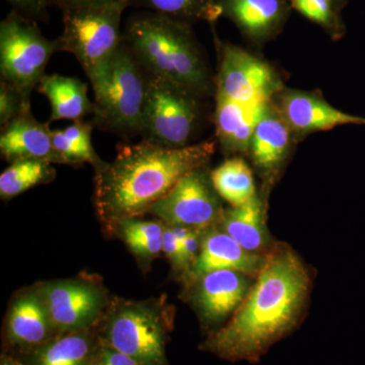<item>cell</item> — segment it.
<instances>
[{"label": "cell", "instance_id": "obj_1", "mask_svg": "<svg viewBox=\"0 0 365 365\" xmlns=\"http://www.w3.org/2000/svg\"><path fill=\"white\" fill-rule=\"evenodd\" d=\"M257 276L232 319L209 335L202 349L230 361L257 362L297 326L309 288L299 257L287 246L276 247Z\"/></svg>", "mask_w": 365, "mask_h": 365}, {"label": "cell", "instance_id": "obj_2", "mask_svg": "<svg viewBox=\"0 0 365 365\" xmlns=\"http://www.w3.org/2000/svg\"><path fill=\"white\" fill-rule=\"evenodd\" d=\"M215 151L213 140L181 148L144 139L119 146L112 163L95 170L93 205L104 230L115 235L120 222L148 212L182 177L206 167Z\"/></svg>", "mask_w": 365, "mask_h": 365}, {"label": "cell", "instance_id": "obj_3", "mask_svg": "<svg viewBox=\"0 0 365 365\" xmlns=\"http://www.w3.org/2000/svg\"><path fill=\"white\" fill-rule=\"evenodd\" d=\"M123 40L146 74L170 81L198 97L211 91L210 74L191 25L163 14H132Z\"/></svg>", "mask_w": 365, "mask_h": 365}, {"label": "cell", "instance_id": "obj_4", "mask_svg": "<svg viewBox=\"0 0 365 365\" xmlns=\"http://www.w3.org/2000/svg\"><path fill=\"white\" fill-rule=\"evenodd\" d=\"M95 93L93 123L122 134H143L148 74L126 43L102 64L86 72Z\"/></svg>", "mask_w": 365, "mask_h": 365}, {"label": "cell", "instance_id": "obj_5", "mask_svg": "<svg viewBox=\"0 0 365 365\" xmlns=\"http://www.w3.org/2000/svg\"><path fill=\"white\" fill-rule=\"evenodd\" d=\"M102 319L104 344L143 365H167L169 314L160 300L116 299Z\"/></svg>", "mask_w": 365, "mask_h": 365}, {"label": "cell", "instance_id": "obj_6", "mask_svg": "<svg viewBox=\"0 0 365 365\" xmlns=\"http://www.w3.org/2000/svg\"><path fill=\"white\" fill-rule=\"evenodd\" d=\"M58 51V40L45 38L32 20L14 9L0 23L1 79L19 91L26 110L31 109V95L44 78L48 62Z\"/></svg>", "mask_w": 365, "mask_h": 365}, {"label": "cell", "instance_id": "obj_7", "mask_svg": "<svg viewBox=\"0 0 365 365\" xmlns=\"http://www.w3.org/2000/svg\"><path fill=\"white\" fill-rule=\"evenodd\" d=\"M130 0H112L62 11L60 51L71 53L85 72L110 58L123 42L122 14Z\"/></svg>", "mask_w": 365, "mask_h": 365}, {"label": "cell", "instance_id": "obj_8", "mask_svg": "<svg viewBox=\"0 0 365 365\" xmlns=\"http://www.w3.org/2000/svg\"><path fill=\"white\" fill-rule=\"evenodd\" d=\"M198 96L148 74L144 140L169 148L191 145L200 117Z\"/></svg>", "mask_w": 365, "mask_h": 365}, {"label": "cell", "instance_id": "obj_9", "mask_svg": "<svg viewBox=\"0 0 365 365\" xmlns=\"http://www.w3.org/2000/svg\"><path fill=\"white\" fill-rule=\"evenodd\" d=\"M38 288L58 334L88 330L102 319L110 304L104 287L90 278L49 281Z\"/></svg>", "mask_w": 365, "mask_h": 365}, {"label": "cell", "instance_id": "obj_10", "mask_svg": "<svg viewBox=\"0 0 365 365\" xmlns=\"http://www.w3.org/2000/svg\"><path fill=\"white\" fill-rule=\"evenodd\" d=\"M217 192L206 167L182 177L148 213L170 227H188L206 230L222 220L223 210Z\"/></svg>", "mask_w": 365, "mask_h": 365}, {"label": "cell", "instance_id": "obj_11", "mask_svg": "<svg viewBox=\"0 0 365 365\" xmlns=\"http://www.w3.org/2000/svg\"><path fill=\"white\" fill-rule=\"evenodd\" d=\"M220 54L216 93L242 105L260 106L283 91L279 76L264 60L230 44L223 45Z\"/></svg>", "mask_w": 365, "mask_h": 365}, {"label": "cell", "instance_id": "obj_12", "mask_svg": "<svg viewBox=\"0 0 365 365\" xmlns=\"http://www.w3.org/2000/svg\"><path fill=\"white\" fill-rule=\"evenodd\" d=\"M277 97L279 105L276 108L292 132L299 135L331 130L341 125H365V117L340 111L314 93L283 90Z\"/></svg>", "mask_w": 365, "mask_h": 365}, {"label": "cell", "instance_id": "obj_13", "mask_svg": "<svg viewBox=\"0 0 365 365\" xmlns=\"http://www.w3.org/2000/svg\"><path fill=\"white\" fill-rule=\"evenodd\" d=\"M196 281L193 302L207 325H218L239 309L249 294L248 275L232 270L204 274Z\"/></svg>", "mask_w": 365, "mask_h": 365}, {"label": "cell", "instance_id": "obj_14", "mask_svg": "<svg viewBox=\"0 0 365 365\" xmlns=\"http://www.w3.org/2000/svg\"><path fill=\"white\" fill-rule=\"evenodd\" d=\"M212 227L207 228L204 234L200 254L187 272L188 279L194 281L204 274L218 270L258 275L265 256L247 251L227 232Z\"/></svg>", "mask_w": 365, "mask_h": 365}, {"label": "cell", "instance_id": "obj_15", "mask_svg": "<svg viewBox=\"0 0 365 365\" xmlns=\"http://www.w3.org/2000/svg\"><path fill=\"white\" fill-rule=\"evenodd\" d=\"M0 153L11 163L25 160L60 163L49 125L37 121L31 110L21 111L6 128L1 129Z\"/></svg>", "mask_w": 365, "mask_h": 365}, {"label": "cell", "instance_id": "obj_16", "mask_svg": "<svg viewBox=\"0 0 365 365\" xmlns=\"http://www.w3.org/2000/svg\"><path fill=\"white\" fill-rule=\"evenodd\" d=\"M222 16L230 19L244 35L264 42L277 35L287 21V0H217Z\"/></svg>", "mask_w": 365, "mask_h": 365}, {"label": "cell", "instance_id": "obj_17", "mask_svg": "<svg viewBox=\"0 0 365 365\" xmlns=\"http://www.w3.org/2000/svg\"><path fill=\"white\" fill-rule=\"evenodd\" d=\"M6 332L11 343L24 347L36 348L51 339L55 331L39 288L21 292L11 302Z\"/></svg>", "mask_w": 365, "mask_h": 365}, {"label": "cell", "instance_id": "obj_18", "mask_svg": "<svg viewBox=\"0 0 365 365\" xmlns=\"http://www.w3.org/2000/svg\"><path fill=\"white\" fill-rule=\"evenodd\" d=\"M267 105H242L216 93V135L223 153H248L255 127Z\"/></svg>", "mask_w": 365, "mask_h": 365}, {"label": "cell", "instance_id": "obj_19", "mask_svg": "<svg viewBox=\"0 0 365 365\" xmlns=\"http://www.w3.org/2000/svg\"><path fill=\"white\" fill-rule=\"evenodd\" d=\"M292 130L272 102L262 113L252 136L250 151L255 165L264 172L277 168L287 158Z\"/></svg>", "mask_w": 365, "mask_h": 365}, {"label": "cell", "instance_id": "obj_20", "mask_svg": "<svg viewBox=\"0 0 365 365\" xmlns=\"http://www.w3.org/2000/svg\"><path fill=\"white\" fill-rule=\"evenodd\" d=\"M37 88L51 105L50 121H78L93 113V103L88 96V86L81 79L58 74H45Z\"/></svg>", "mask_w": 365, "mask_h": 365}, {"label": "cell", "instance_id": "obj_21", "mask_svg": "<svg viewBox=\"0 0 365 365\" xmlns=\"http://www.w3.org/2000/svg\"><path fill=\"white\" fill-rule=\"evenodd\" d=\"M227 232L242 248L260 254L268 245V234L264 223L263 203L258 196L237 207H230L223 212L220 222Z\"/></svg>", "mask_w": 365, "mask_h": 365}, {"label": "cell", "instance_id": "obj_22", "mask_svg": "<svg viewBox=\"0 0 365 365\" xmlns=\"http://www.w3.org/2000/svg\"><path fill=\"white\" fill-rule=\"evenodd\" d=\"M98 349L88 330L59 334L33 352L34 365H93Z\"/></svg>", "mask_w": 365, "mask_h": 365}, {"label": "cell", "instance_id": "obj_23", "mask_svg": "<svg viewBox=\"0 0 365 365\" xmlns=\"http://www.w3.org/2000/svg\"><path fill=\"white\" fill-rule=\"evenodd\" d=\"M210 178L218 195L232 207L244 205L257 196L253 173L242 158L225 160L210 173Z\"/></svg>", "mask_w": 365, "mask_h": 365}, {"label": "cell", "instance_id": "obj_24", "mask_svg": "<svg viewBox=\"0 0 365 365\" xmlns=\"http://www.w3.org/2000/svg\"><path fill=\"white\" fill-rule=\"evenodd\" d=\"M93 129V124L78 120L64 130H52L53 145L60 163L74 165L90 163L95 170L104 165L105 162L98 158L91 144Z\"/></svg>", "mask_w": 365, "mask_h": 365}, {"label": "cell", "instance_id": "obj_25", "mask_svg": "<svg viewBox=\"0 0 365 365\" xmlns=\"http://www.w3.org/2000/svg\"><path fill=\"white\" fill-rule=\"evenodd\" d=\"M165 222H146L137 217L127 218L117 225L115 235H119L134 256L143 264H150L163 253Z\"/></svg>", "mask_w": 365, "mask_h": 365}, {"label": "cell", "instance_id": "obj_26", "mask_svg": "<svg viewBox=\"0 0 365 365\" xmlns=\"http://www.w3.org/2000/svg\"><path fill=\"white\" fill-rule=\"evenodd\" d=\"M52 163L40 160H25L11 163L0 176V197L9 200L38 185L54 180Z\"/></svg>", "mask_w": 365, "mask_h": 365}, {"label": "cell", "instance_id": "obj_27", "mask_svg": "<svg viewBox=\"0 0 365 365\" xmlns=\"http://www.w3.org/2000/svg\"><path fill=\"white\" fill-rule=\"evenodd\" d=\"M136 6L191 25L198 21L215 24L222 16L217 0H130Z\"/></svg>", "mask_w": 365, "mask_h": 365}, {"label": "cell", "instance_id": "obj_28", "mask_svg": "<svg viewBox=\"0 0 365 365\" xmlns=\"http://www.w3.org/2000/svg\"><path fill=\"white\" fill-rule=\"evenodd\" d=\"M295 11L309 21L325 29L332 37L339 38L344 33V25L339 14L337 0H287Z\"/></svg>", "mask_w": 365, "mask_h": 365}, {"label": "cell", "instance_id": "obj_29", "mask_svg": "<svg viewBox=\"0 0 365 365\" xmlns=\"http://www.w3.org/2000/svg\"><path fill=\"white\" fill-rule=\"evenodd\" d=\"M23 98L13 86L6 81H0V127L6 128L21 111H25ZM31 110V109H30Z\"/></svg>", "mask_w": 365, "mask_h": 365}, {"label": "cell", "instance_id": "obj_30", "mask_svg": "<svg viewBox=\"0 0 365 365\" xmlns=\"http://www.w3.org/2000/svg\"><path fill=\"white\" fill-rule=\"evenodd\" d=\"M163 253L169 259L175 270H185L182 246L175 237L172 228L165 223L163 228Z\"/></svg>", "mask_w": 365, "mask_h": 365}, {"label": "cell", "instance_id": "obj_31", "mask_svg": "<svg viewBox=\"0 0 365 365\" xmlns=\"http://www.w3.org/2000/svg\"><path fill=\"white\" fill-rule=\"evenodd\" d=\"M207 230V228H206ZM206 230L194 228L192 234L185 240L182 246V259H184L185 270L188 272L194 262L198 258L202 247L203 237Z\"/></svg>", "mask_w": 365, "mask_h": 365}, {"label": "cell", "instance_id": "obj_32", "mask_svg": "<svg viewBox=\"0 0 365 365\" xmlns=\"http://www.w3.org/2000/svg\"><path fill=\"white\" fill-rule=\"evenodd\" d=\"M14 11L30 20H45L47 16V0H6Z\"/></svg>", "mask_w": 365, "mask_h": 365}, {"label": "cell", "instance_id": "obj_33", "mask_svg": "<svg viewBox=\"0 0 365 365\" xmlns=\"http://www.w3.org/2000/svg\"><path fill=\"white\" fill-rule=\"evenodd\" d=\"M93 365H143L108 345L98 348Z\"/></svg>", "mask_w": 365, "mask_h": 365}, {"label": "cell", "instance_id": "obj_34", "mask_svg": "<svg viewBox=\"0 0 365 365\" xmlns=\"http://www.w3.org/2000/svg\"><path fill=\"white\" fill-rule=\"evenodd\" d=\"M112 1V0H47L48 6H57L61 11L74 9V7L90 6L101 2Z\"/></svg>", "mask_w": 365, "mask_h": 365}, {"label": "cell", "instance_id": "obj_35", "mask_svg": "<svg viewBox=\"0 0 365 365\" xmlns=\"http://www.w3.org/2000/svg\"><path fill=\"white\" fill-rule=\"evenodd\" d=\"M1 365H23L21 362L16 361V359H9V357H4L2 359Z\"/></svg>", "mask_w": 365, "mask_h": 365}, {"label": "cell", "instance_id": "obj_36", "mask_svg": "<svg viewBox=\"0 0 365 365\" xmlns=\"http://www.w3.org/2000/svg\"><path fill=\"white\" fill-rule=\"evenodd\" d=\"M338 2H339V4H341V2L343 1V0H337Z\"/></svg>", "mask_w": 365, "mask_h": 365}]
</instances>
